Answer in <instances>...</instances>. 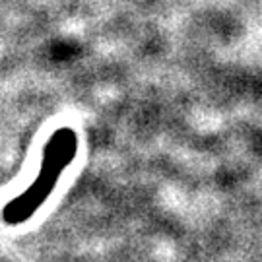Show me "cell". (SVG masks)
<instances>
[{
    "mask_svg": "<svg viewBox=\"0 0 262 262\" xmlns=\"http://www.w3.org/2000/svg\"><path fill=\"white\" fill-rule=\"evenodd\" d=\"M76 154H78V134L70 126L56 128L45 142L37 177L33 179V183L21 194L12 198L2 210L4 222L10 225L28 222L53 194L66 167L76 159Z\"/></svg>",
    "mask_w": 262,
    "mask_h": 262,
    "instance_id": "6da1fadb",
    "label": "cell"
}]
</instances>
